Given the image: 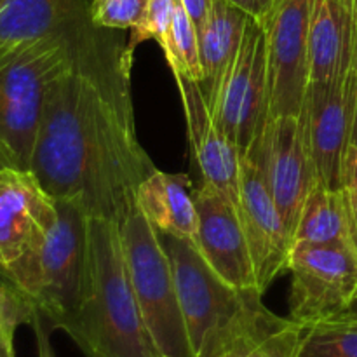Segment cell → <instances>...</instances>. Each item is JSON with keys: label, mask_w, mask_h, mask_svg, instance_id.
I'll return each mask as SVG.
<instances>
[{"label": "cell", "mask_w": 357, "mask_h": 357, "mask_svg": "<svg viewBox=\"0 0 357 357\" xmlns=\"http://www.w3.org/2000/svg\"><path fill=\"white\" fill-rule=\"evenodd\" d=\"M250 14L229 0H211L204 24L199 30L202 79L199 82L209 108L213 107L230 63L243 40Z\"/></svg>", "instance_id": "19"}, {"label": "cell", "mask_w": 357, "mask_h": 357, "mask_svg": "<svg viewBox=\"0 0 357 357\" xmlns=\"http://www.w3.org/2000/svg\"><path fill=\"white\" fill-rule=\"evenodd\" d=\"M345 188H356L357 190V146L352 152L347 162V173H345Z\"/></svg>", "instance_id": "32"}, {"label": "cell", "mask_w": 357, "mask_h": 357, "mask_svg": "<svg viewBox=\"0 0 357 357\" xmlns=\"http://www.w3.org/2000/svg\"><path fill=\"white\" fill-rule=\"evenodd\" d=\"M89 6L91 0H6L0 9V58L87 26Z\"/></svg>", "instance_id": "17"}, {"label": "cell", "mask_w": 357, "mask_h": 357, "mask_svg": "<svg viewBox=\"0 0 357 357\" xmlns=\"http://www.w3.org/2000/svg\"><path fill=\"white\" fill-rule=\"evenodd\" d=\"M237 211L253 258L258 288L265 293L278 275L288 271L291 236L264 174L248 153H241Z\"/></svg>", "instance_id": "12"}, {"label": "cell", "mask_w": 357, "mask_h": 357, "mask_svg": "<svg viewBox=\"0 0 357 357\" xmlns=\"http://www.w3.org/2000/svg\"><path fill=\"white\" fill-rule=\"evenodd\" d=\"M354 6H356V13H357V0H354Z\"/></svg>", "instance_id": "38"}, {"label": "cell", "mask_w": 357, "mask_h": 357, "mask_svg": "<svg viewBox=\"0 0 357 357\" xmlns=\"http://www.w3.org/2000/svg\"><path fill=\"white\" fill-rule=\"evenodd\" d=\"M66 335L87 357H160L132 289L121 223L87 218L82 291Z\"/></svg>", "instance_id": "2"}, {"label": "cell", "mask_w": 357, "mask_h": 357, "mask_svg": "<svg viewBox=\"0 0 357 357\" xmlns=\"http://www.w3.org/2000/svg\"><path fill=\"white\" fill-rule=\"evenodd\" d=\"M35 312L20 289L0 275V354L14 352V335L21 324H31Z\"/></svg>", "instance_id": "23"}, {"label": "cell", "mask_w": 357, "mask_h": 357, "mask_svg": "<svg viewBox=\"0 0 357 357\" xmlns=\"http://www.w3.org/2000/svg\"><path fill=\"white\" fill-rule=\"evenodd\" d=\"M289 319L314 324L344 314L357 300V253L351 244H295Z\"/></svg>", "instance_id": "8"}, {"label": "cell", "mask_w": 357, "mask_h": 357, "mask_svg": "<svg viewBox=\"0 0 357 357\" xmlns=\"http://www.w3.org/2000/svg\"><path fill=\"white\" fill-rule=\"evenodd\" d=\"M337 243L351 244L345 188H330L317 181L300 209L291 246Z\"/></svg>", "instance_id": "20"}, {"label": "cell", "mask_w": 357, "mask_h": 357, "mask_svg": "<svg viewBox=\"0 0 357 357\" xmlns=\"http://www.w3.org/2000/svg\"><path fill=\"white\" fill-rule=\"evenodd\" d=\"M220 131L248 152L268 119L267 35L260 20L250 16L243 40L211 107Z\"/></svg>", "instance_id": "7"}, {"label": "cell", "mask_w": 357, "mask_h": 357, "mask_svg": "<svg viewBox=\"0 0 357 357\" xmlns=\"http://www.w3.org/2000/svg\"><path fill=\"white\" fill-rule=\"evenodd\" d=\"M357 65L345 77L309 82L302 107L303 126L319 183L345 188L349 145L354 124Z\"/></svg>", "instance_id": "11"}, {"label": "cell", "mask_w": 357, "mask_h": 357, "mask_svg": "<svg viewBox=\"0 0 357 357\" xmlns=\"http://www.w3.org/2000/svg\"><path fill=\"white\" fill-rule=\"evenodd\" d=\"M229 2L236 3L244 13H248L250 16L261 21L265 17V14L268 13V9L272 7L274 0H229Z\"/></svg>", "instance_id": "31"}, {"label": "cell", "mask_w": 357, "mask_h": 357, "mask_svg": "<svg viewBox=\"0 0 357 357\" xmlns=\"http://www.w3.org/2000/svg\"><path fill=\"white\" fill-rule=\"evenodd\" d=\"M132 54L112 30L87 26L72 65L49 86L30 171L56 201L121 223L157 169L136 135Z\"/></svg>", "instance_id": "1"}, {"label": "cell", "mask_w": 357, "mask_h": 357, "mask_svg": "<svg viewBox=\"0 0 357 357\" xmlns=\"http://www.w3.org/2000/svg\"><path fill=\"white\" fill-rule=\"evenodd\" d=\"M333 319H342V321H347V323H356L357 324V300L354 303H352L351 307H349L347 310H345L344 314L333 317Z\"/></svg>", "instance_id": "34"}, {"label": "cell", "mask_w": 357, "mask_h": 357, "mask_svg": "<svg viewBox=\"0 0 357 357\" xmlns=\"http://www.w3.org/2000/svg\"><path fill=\"white\" fill-rule=\"evenodd\" d=\"M302 330V324L288 317L284 324L267 338L258 357H296Z\"/></svg>", "instance_id": "27"}, {"label": "cell", "mask_w": 357, "mask_h": 357, "mask_svg": "<svg viewBox=\"0 0 357 357\" xmlns=\"http://www.w3.org/2000/svg\"><path fill=\"white\" fill-rule=\"evenodd\" d=\"M284 321L286 317L275 316L264 307L216 357H258L267 338L278 331Z\"/></svg>", "instance_id": "25"}, {"label": "cell", "mask_w": 357, "mask_h": 357, "mask_svg": "<svg viewBox=\"0 0 357 357\" xmlns=\"http://www.w3.org/2000/svg\"><path fill=\"white\" fill-rule=\"evenodd\" d=\"M178 0H149L142 21L131 30L128 49L135 52L136 45L145 40H155L164 52L169 49L171 28Z\"/></svg>", "instance_id": "24"}, {"label": "cell", "mask_w": 357, "mask_h": 357, "mask_svg": "<svg viewBox=\"0 0 357 357\" xmlns=\"http://www.w3.org/2000/svg\"><path fill=\"white\" fill-rule=\"evenodd\" d=\"M164 56L171 70H180L195 82H201L202 68L201 52H199V31L181 0L176 2L169 49L164 52Z\"/></svg>", "instance_id": "22"}, {"label": "cell", "mask_w": 357, "mask_h": 357, "mask_svg": "<svg viewBox=\"0 0 357 357\" xmlns=\"http://www.w3.org/2000/svg\"><path fill=\"white\" fill-rule=\"evenodd\" d=\"M296 357H357V324L342 319L307 324Z\"/></svg>", "instance_id": "21"}, {"label": "cell", "mask_w": 357, "mask_h": 357, "mask_svg": "<svg viewBox=\"0 0 357 357\" xmlns=\"http://www.w3.org/2000/svg\"><path fill=\"white\" fill-rule=\"evenodd\" d=\"M357 65V13L354 0H310V82L345 77Z\"/></svg>", "instance_id": "16"}, {"label": "cell", "mask_w": 357, "mask_h": 357, "mask_svg": "<svg viewBox=\"0 0 357 357\" xmlns=\"http://www.w3.org/2000/svg\"><path fill=\"white\" fill-rule=\"evenodd\" d=\"M310 0H274L261 24L267 35L268 117L300 115L310 82Z\"/></svg>", "instance_id": "10"}, {"label": "cell", "mask_w": 357, "mask_h": 357, "mask_svg": "<svg viewBox=\"0 0 357 357\" xmlns=\"http://www.w3.org/2000/svg\"><path fill=\"white\" fill-rule=\"evenodd\" d=\"M194 195L199 213L195 250L227 284L261 293L236 206L206 181Z\"/></svg>", "instance_id": "14"}, {"label": "cell", "mask_w": 357, "mask_h": 357, "mask_svg": "<svg viewBox=\"0 0 357 357\" xmlns=\"http://www.w3.org/2000/svg\"><path fill=\"white\" fill-rule=\"evenodd\" d=\"M87 26L0 58V149L21 169H30L45 93L72 65L77 42Z\"/></svg>", "instance_id": "5"}, {"label": "cell", "mask_w": 357, "mask_h": 357, "mask_svg": "<svg viewBox=\"0 0 357 357\" xmlns=\"http://www.w3.org/2000/svg\"><path fill=\"white\" fill-rule=\"evenodd\" d=\"M6 3V0H0V9H2V6Z\"/></svg>", "instance_id": "37"}, {"label": "cell", "mask_w": 357, "mask_h": 357, "mask_svg": "<svg viewBox=\"0 0 357 357\" xmlns=\"http://www.w3.org/2000/svg\"><path fill=\"white\" fill-rule=\"evenodd\" d=\"M345 201H347L351 244L357 253V190L356 188H345Z\"/></svg>", "instance_id": "30"}, {"label": "cell", "mask_w": 357, "mask_h": 357, "mask_svg": "<svg viewBox=\"0 0 357 357\" xmlns=\"http://www.w3.org/2000/svg\"><path fill=\"white\" fill-rule=\"evenodd\" d=\"M244 153L253 157L264 174L291 236L307 195L319 181L302 117H268L258 138Z\"/></svg>", "instance_id": "9"}, {"label": "cell", "mask_w": 357, "mask_h": 357, "mask_svg": "<svg viewBox=\"0 0 357 357\" xmlns=\"http://www.w3.org/2000/svg\"><path fill=\"white\" fill-rule=\"evenodd\" d=\"M58 215L56 199L30 169L0 167V274L45 239Z\"/></svg>", "instance_id": "13"}, {"label": "cell", "mask_w": 357, "mask_h": 357, "mask_svg": "<svg viewBox=\"0 0 357 357\" xmlns=\"http://www.w3.org/2000/svg\"><path fill=\"white\" fill-rule=\"evenodd\" d=\"M181 3H183L188 16L192 17L194 24L197 26V31L201 30L209 13V7H211V0H181Z\"/></svg>", "instance_id": "29"}, {"label": "cell", "mask_w": 357, "mask_h": 357, "mask_svg": "<svg viewBox=\"0 0 357 357\" xmlns=\"http://www.w3.org/2000/svg\"><path fill=\"white\" fill-rule=\"evenodd\" d=\"M180 91L187 121L188 142L202 181L213 185L237 208L239 204L241 152L215 124L211 108L201 86L187 73L171 70Z\"/></svg>", "instance_id": "15"}, {"label": "cell", "mask_w": 357, "mask_h": 357, "mask_svg": "<svg viewBox=\"0 0 357 357\" xmlns=\"http://www.w3.org/2000/svg\"><path fill=\"white\" fill-rule=\"evenodd\" d=\"M122 244L143 321L160 356L192 357L173 267L160 234L138 204L121 222Z\"/></svg>", "instance_id": "6"}, {"label": "cell", "mask_w": 357, "mask_h": 357, "mask_svg": "<svg viewBox=\"0 0 357 357\" xmlns=\"http://www.w3.org/2000/svg\"><path fill=\"white\" fill-rule=\"evenodd\" d=\"M194 192L187 174L155 169L136 188V204L157 232L195 246L199 213Z\"/></svg>", "instance_id": "18"}, {"label": "cell", "mask_w": 357, "mask_h": 357, "mask_svg": "<svg viewBox=\"0 0 357 357\" xmlns=\"http://www.w3.org/2000/svg\"><path fill=\"white\" fill-rule=\"evenodd\" d=\"M357 94V93H356ZM357 146V96H356V112H354V124H352V135H351V145H349V157H347V162L349 159H351L352 152L356 150ZM345 173H347V169H345Z\"/></svg>", "instance_id": "33"}, {"label": "cell", "mask_w": 357, "mask_h": 357, "mask_svg": "<svg viewBox=\"0 0 357 357\" xmlns=\"http://www.w3.org/2000/svg\"><path fill=\"white\" fill-rule=\"evenodd\" d=\"M0 357H16L14 352H7V354H0Z\"/></svg>", "instance_id": "36"}, {"label": "cell", "mask_w": 357, "mask_h": 357, "mask_svg": "<svg viewBox=\"0 0 357 357\" xmlns=\"http://www.w3.org/2000/svg\"><path fill=\"white\" fill-rule=\"evenodd\" d=\"M6 166H14V167H20L16 164V160L13 159V155L10 153H7L6 150L0 149V167H6Z\"/></svg>", "instance_id": "35"}, {"label": "cell", "mask_w": 357, "mask_h": 357, "mask_svg": "<svg viewBox=\"0 0 357 357\" xmlns=\"http://www.w3.org/2000/svg\"><path fill=\"white\" fill-rule=\"evenodd\" d=\"M160 357H171V356H160Z\"/></svg>", "instance_id": "39"}, {"label": "cell", "mask_w": 357, "mask_h": 357, "mask_svg": "<svg viewBox=\"0 0 357 357\" xmlns=\"http://www.w3.org/2000/svg\"><path fill=\"white\" fill-rule=\"evenodd\" d=\"M58 202V222L31 253L2 275L51 330L68 331L79 309L86 267L87 215L72 201Z\"/></svg>", "instance_id": "3"}, {"label": "cell", "mask_w": 357, "mask_h": 357, "mask_svg": "<svg viewBox=\"0 0 357 357\" xmlns=\"http://www.w3.org/2000/svg\"><path fill=\"white\" fill-rule=\"evenodd\" d=\"M146 2L149 0H91V23L105 30H132L142 21Z\"/></svg>", "instance_id": "26"}, {"label": "cell", "mask_w": 357, "mask_h": 357, "mask_svg": "<svg viewBox=\"0 0 357 357\" xmlns=\"http://www.w3.org/2000/svg\"><path fill=\"white\" fill-rule=\"evenodd\" d=\"M192 357H216L261 309V293L227 284L188 241L162 236Z\"/></svg>", "instance_id": "4"}, {"label": "cell", "mask_w": 357, "mask_h": 357, "mask_svg": "<svg viewBox=\"0 0 357 357\" xmlns=\"http://www.w3.org/2000/svg\"><path fill=\"white\" fill-rule=\"evenodd\" d=\"M30 326L33 328L35 342H37V357H56L51 344V328L42 319L40 314L35 312Z\"/></svg>", "instance_id": "28"}]
</instances>
